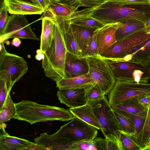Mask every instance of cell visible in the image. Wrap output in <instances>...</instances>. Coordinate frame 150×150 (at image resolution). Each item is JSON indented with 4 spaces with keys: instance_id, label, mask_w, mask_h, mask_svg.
Segmentation results:
<instances>
[{
    "instance_id": "obj_27",
    "label": "cell",
    "mask_w": 150,
    "mask_h": 150,
    "mask_svg": "<svg viewBox=\"0 0 150 150\" xmlns=\"http://www.w3.org/2000/svg\"><path fill=\"white\" fill-rule=\"evenodd\" d=\"M138 97L126 100L117 105L112 106V108L116 112L121 111L132 113L141 112L147 107L139 102Z\"/></svg>"
},
{
    "instance_id": "obj_17",
    "label": "cell",
    "mask_w": 150,
    "mask_h": 150,
    "mask_svg": "<svg viewBox=\"0 0 150 150\" xmlns=\"http://www.w3.org/2000/svg\"><path fill=\"white\" fill-rule=\"evenodd\" d=\"M70 23L76 41L81 51L82 56L83 57L86 52L93 33L97 28Z\"/></svg>"
},
{
    "instance_id": "obj_15",
    "label": "cell",
    "mask_w": 150,
    "mask_h": 150,
    "mask_svg": "<svg viewBox=\"0 0 150 150\" xmlns=\"http://www.w3.org/2000/svg\"><path fill=\"white\" fill-rule=\"evenodd\" d=\"M50 0L47 8L44 11L39 20L46 17L52 20L60 19L67 20L77 11L78 8L72 6L53 0Z\"/></svg>"
},
{
    "instance_id": "obj_31",
    "label": "cell",
    "mask_w": 150,
    "mask_h": 150,
    "mask_svg": "<svg viewBox=\"0 0 150 150\" xmlns=\"http://www.w3.org/2000/svg\"><path fill=\"white\" fill-rule=\"evenodd\" d=\"M119 139L123 150H141L134 137L130 134L120 130Z\"/></svg>"
},
{
    "instance_id": "obj_7",
    "label": "cell",
    "mask_w": 150,
    "mask_h": 150,
    "mask_svg": "<svg viewBox=\"0 0 150 150\" xmlns=\"http://www.w3.org/2000/svg\"><path fill=\"white\" fill-rule=\"evenodd\" d=\"M150 38V25L117 41L100 55L106 58L123 59L128 56L134 48Z\"/></svg>"
},
{
    "instance_id": "obj_9",
    "label": "cell",
    "mask_w": 150,
    "mask_h": 150,
    "mask_svg": "<svg viewBox=\"0 0 150 150\" xmlns=\"http://www.w3.org/2000/svg\"><path fill=\"white\" fill-rule=\"evenodd\" d=\"M150 94V83L117 81L109 93L108 100L110 105L112 106L142 95Z\"/></svg>"
},
{
    "instance_id": "obj_12",
    "label": "cell",
    "mask_w": 150,
    "mask_h": 150,
    "mask_svg": "<svg viewBox=\"0 0 150 150\" xmlns=\"http://www.w3.org/2000/svg\"><path fill=\"white\" fill-rule=\"evenodd\" d=\"M118 22L105 24L95 31L98 55L108 49L117 41L115 33Z\"/></svg>"
},
{
    "instance_id": "obj_22",
    "label": "cell",
    "mask_w": 150,
    "mask_h": 150,
    "mask_svg": "<svg viewBox=\"0 0 150 150\" xmlns=\"http://www.w3.org/2000/svg\"><path fill=\"white\" fill-rule=\"evenodd\" d=\"M145 27L144 22L137 20H126L118 22L115 33L117 41L126 38Z\"/></svg>"
},
{
    "instance_id": "obj_30",
    "label": "cell",
    "mask_w": 150,
    "mask_h": 150,
    "mask_svg": "<svg viewBox=\"0 0 150 150\" xmlns=\"http://www.w3.org/2000/svg\"><path fill=\"white\" fill-rule=\"evenodd\" d=\"M105 94L95 83L85 88V96L87 103L98 101L103 98Z\"/></svg>"
},
{
    "instance_id": "obj_19",
    "label": "cell",
    "mask_w": 150,
    "mask_h": 150,
    "mask_svg": "<svg viewBox=\"0 0 150 150\" xmlns=\"http://www.w3.org/2000/svg\"><path fill=\"white\" fill-rule=\"evenodd\" d=\"M69 110L74 117L80 119L87 123L100 130L103 133V130L96 117L92 106L87 103L79 107L70 108Z\"/></svg>"
},
{
    "instance_id": "obj_29",
    "label": "cell",
    "mask_w": 150,
    "mask_h": 150,
    "mask_svg": "<svg viewBox=\"0 0 150 150\" xmlns=\"http://www.w3.org/2000/svg\"><path fill=\"white\" fill-rule=\"evenodd\" d=\"M148 107L141 112L134 113L121 111L116 112L129 119L133 123L135 130L134 135L132 136L134 137L139 134L144 124L147 115Z\"/></svg>"
},
{
    "instance_id": "obj_35",
    "label": "cell",
    "mask_w": 150,
    "mask_h": 150,
    "mask_svg": "<svg viewBox=\"0 0 150 150\" xmlns=\"http://www.w3.org/2000/svg\"><path fill=\"white\" fill-rule=\"evenodd\" d=\"M104 3L118 6L150 4V0H105Z\"/></svg>"
},
{
    "instance_id": "obj_49",
    "label": "cell",
    "mask_w": 150,
    "mask_h": 150,
    "mask_svg": "<svg viewBox=\"0 0 150 150\" xmlns=\"http://www.w3.org/2000/svg\"><path fill=\"white\" fill-rule=\"evenodd\" d=\"M57 2H60V0H53Z\"/></svg>"
},
{
    "instance_id": "obj_13",
    "label": "cell",
    "mask_w": 150,
    "mask_h": 150,
    "mask_svg": "<svg viewBox=\"0 0 150 150\" xmlns=\"http://www.w3.org/2000/svg\"><path fill=\"white\" fill-rule=\"evenodd\" d=\"M89 66L86 58L67 51L64 67L65 78H71L88 73Z\"/></svg>"
},
{
    "instance_id": "obj_2",
    "label": "cell",
    "mask_w": 150,
    "mask_h": 150,
    "mask_svg": "<svg viewBox=\"0 0 150 150\" xmlns=\"http://www.w3.org/2000/svg\"><path fill=\"white\" fill-rule=\"evenodd\" d=\"M51 46L43 54L42 67L45 76L56 81L65 78L64 67L67 51L62 29L55 21Z\"/></svg>"
},
{
    "instance_id": "obj_24",
    "label": "cell",
    "mask_w": 150,
    "mask_h": 150,
    "mask_svg": "<svg viewBox=\"0 0 150 150\" xmlns=\"http://www.w3.org/2000/svg\"><path fill=\"white\" fill-rule=\"evenodd\" d=\"M67 21L73 24L97 28L105 24L85 12L83 9L74 12Z\"/></svg>"
},
{
    "instance_id": "obj_34",
    "label": "cell",
    "mask_w": 150,
    "mask_h": 150,
    "mask_svg": "<svg viewBox=\"0 0 150 150\" xmlns=\"http://www.w3.org/2000/svg\"><path fill=\"white\" fill-rule=\"evenodd\" d=\"M107 150H123L119 138L115 135L108 134L105 136Z\"/></svg>"
},
{
    "instance_id": "obj_40",
    "label": "cell",
    "mask_w": 150,
    "mask_h": 150,
    "mask_svg": "<svg viewBox=\"0 0 150 150\" xmlns=\"http://www.w3.org/2000/svg\"><path fill=\"white\" fill-rule=\"evenodd\" d=\"M91 141H84L72 144L70 150H92Z\"/></svg>"
},
{
    "instance_id": "obj_42",
    "label": "cell",
    "mask_w": 150,
    "mask_h": 150,
    "mask_svg": "<svg viewBox=\"0 0 150 150\" xmlns=\"http://www.w3.org/2000/svg\"><path fill=\"white\" fill-rule=\"evenodd\" d=\"M147 95H142L138 97L139 102L146 107H148L149 104V101Z\"/></svg>"
},
{
    "instance_id": "obj_32",
    "label": "cell",
    "mask_w": 150,
    "mask_h": 150,
    "mask_svg": "<svg viewBox=\"0 0 150 150\" xmlns=\"http://www.w3.org/2000/svg\"><path fill=\"white\" fill-rule=\"evenodd\" d=\"M105 0H60V3L67 4L77 8L81 6L91 8L103 3Z\"/></svg>"
},
{
    "instance_id": "obj_39",
    "label": "cell",
    "mask_w": 150,
    "mask_h": 150,
    "mask_svg": "<svg viewBox=\"0 0 150 150\" xmlns=\"http://www.w3.org/2000/svg\"><path fill=\"white\" fill-rule=\"evenodd\" d=\"M92 150H107L105 139L96 137L91 141Z\"/></svg>"
},
{
    "instance_id": "obj_20",
    "label": "cell",
    "mask_w": 150,
    "mask_h": 150,
    "mask_svg": "<svg viewBox=\"0 0 150 150\" xmlns=\"http://www.w3.org/2000/svg\"><path fill=\"white\" fill-rule=\"evenodd\" d=\"M52 20L55 21L62 29L67 51L76 55L82 56L81 51L76 41L69 21L60 19Z\"/></svg>"
},
{
    "instance_id": "obj_26",
    "label": "cell",
    "mask_w": 150,
    "mask_h": 150,
    "mask_svg": "<svg viewBox=\"0 0 150 150\" xmlns=\"http://www.w3.org/2000/svg\"><path fill=\"white\" fill-rule=\"evenodd\" d=\"M149 101L147 115L144 124L141 130L134 138L143 150L146 145L150 141V94L147 95Z\"/></svg>"
},
{
    "instance_id": "obj_10",
    "label": "cell",
    "mask_w": 150,
    "mask_h": 150,
    "mask_svg": "<svg viewBox=\"0 0 150 150\" xmlns=\"http://www.w3.org/2000/svg\"><path fill=\"white\" fill-rule=\"evenodd\" d=\"M89 104L94 109L103 129L104 137L107 134H111L119 138V131L122 130L107 98L105 96L98 101Z\"/></svg>"
},
{
    "instance_id": "obj_3",
    "label": "cell",
    "mask_w": 150,
    "mask_h": 150,
    "mask_svg": "<svg viewBox=\"0 0 150 150\" xmlns=\"http://www.w3.org/2000/svg\"><path fill=\"white\" fill-rule=\"evenodd\" d=\"M97 17L105 24L129 19L145 23L150 19V4L118 6L104 3L98 8Z\"/></svg>"
},
{
    "instance_id": "obj_21",
    "label": "cell",
    "mask_w": 150,
    "mask_h": 150,
    "mask_svg": "<svg viewBox=\"0 0 150 150\" xmlns=\"http://www.w3.org/2000/svg\"><path fill=\"white\" fill-rule=\"evenodd\" d=\"M56 82L59 89L84 88L94 83L88 72L77 76L63 78Z\"/></svg>"
},
{
    "instance_id": "obj_18",
    "label": "cell",
    "mask_w": 150,
    "mask_h": 150,
    "mask_svg": "<svg viewBox=\"0 0 150 150\" xmlns=\"http://www.w3.org/2000/svg\"><path fill=\"white\" fill-rule=\"evenodd\" d=\"M3 127L0 135V150H25L34 142L9 135Z\"/></svg>"
},
{
    "instance_id": "obj_4",
    "label": "cell",
    "mask_w": 150,
    "mask_h": 150,
    "mask_svg": "<svg viewBox=\"0 0 150 150\" xmlns=\"http://www.w3.org/2000/svg\"><path fill=\"white\" fill-rule=\"evenodd\" d=\"M103 57L110 66L116 81L146 83L150 79V62Z\"/></svg>"
},
{
    "instance_id": "obj_43",
    "label": "cell",
    "mask_w": 150,
    "mask_h": 150,
    "mask_svg": "<svg viewBox=\"0 0 150 150\" xmlns=\"http://www.w3.org/2000/svg\"><path fill=\"white\" fill-rule=\"evenodd\" d=\"M45 150V149L40 145L34 142L29 146L25 150Z\"/></svg>"
},
{
    "instance_id": "obj_25",
    "label": "cell",
    "mask_w": 150,
    "mask_h": 150,
    "mask_svg": "<svg viewBox=\"0 0 150 150\" xmlns=\"http://www.w3.org/2000/svg\"><path fill=\"white\" fill-rule=\"evenodd\" d=\"M130 59L150 62V38L146 42L134 48L128 56L121 59L123 60Z\"/></svg>"
},
{
    "instance_id": "obj_38",
    "label": "cell",
    "mask_w": 150,
    "mask_h": 150,
    "mask_svg": "<svg viewBox=\"0 0 150 150\" xmlns=\"http://www.w3.org/2000/svg\"><path fill=\"white\" fill-rule=\"evenodd\" d=\"M9 93L6 82L0 79V110L2 108Z\"/></svg>"
},
{
    "instance_id": "obj_45",
    "label": "cell",
    "mask_w": 150,
    "mask_h": 150,
    "mask_svg": "<svg viewBox=\"0 0 150 150\" xmlns=\"http://www.w3.org/2000/svg\"><path fill=\"white\" fill-rule=\"evenodd\" d=\"M43 54L42 52L39 53L37 52V54L35 57V58L37 60H40L43 59Z\"/></svg>"
},
{
    "instance_id": "obj_48",
    "label": "cell",
    "mask_w": 150,
    "mask_h": 150,
    "mask_svg": "<svg viewBox=\"0 0 150 150\" xmlns=\"http://www.w3.org/2000/svg\"><path fill=\"white\" fill-rule=\"evenodd\" d=\"M145 25L146 26L150 25V19L145 23Z\"/></svg>"
},
{
    "instance_id": "obj_28",
    "label": "cell",
    "mask_w": 150,
    "mask_h": 150,
    "mask_svg": "<svg viewBox=\"0 0 150 150\" xmlns=\"http://www.w3.org/2000/svg\"><path fill=\"white\" fill-rule=\"evenodd\" d=\"M16 114V108L9 93L6 98L4 105L0 110V129L6 127L4 123L14 118Z\"/></svg>"
},
{
    "instance_id": "obj_1",
    "label": "cell",
    "mask_w": 150,
    "mask_h": 150,
    "mask_svg": "<svg viewBox=\"0 0 150 150\" xmlns=\"http://www.w3.org/2000/svg\"><path fill=\"white\" fill-rule=\"evenodd\" d=\"M15 104L16 114L14 118L27 121L31 125L54 120L67 121L74 117L69 110L39 104L32 101L23 100Z\"/></svg>"
},
{
    "instance_id": "obj_23",
    "label": "cell",
    "mask_w": 150,
    "mask_h": 150,
    "mask_svg": "<svg viewBox=\"0 0 150 150\" xmlns=\"http://www.w3.org/2000/svg\"><path fill=\"white\" fill-rule=\"evenodd\" d=\"M54 22L48 18L42 19L40 49L43 53L51 45L54 36Z\"/></svg>"
},
{
    "instance_id": "obj_41",
    "label": "cell",
    "mask_w": 150,
    "mask_h": 150,
    "mask_svg": "<svg viewBox=\"0 0 150 150\" xmlns=\"http://www.w3.org/2000/svg\"><path fill=\"white\" fill-rule=\"evenodd\" d=\"M37 4L45 11L48 8L50 3V0H35Z\"/></svg>"
},
{
    "instance_id": "obj_8",
    "label": "cell",
    "mask_w": 150,
    "mask_h": 150,
    "mask_svg": "<svg viewBox=\"0 0 150 150\" xmlns=\"http://www.w3.org/2000/svg\"><path fill=\"white\" fill-rule=\"evenodd\" d=\"M84 57L88 62L92 79L105 95L109 94L116 82L110 66L100 55Z\"/></svg>"
},
{
    "instance_id": "obj_33",
    "label": "cell",
    "mask_w": 150,
    "mask_h": 150,
    "mask_svg": "<svg viewBox=\"0 0 150 150\" xmlns=\"http://www.w3.org/2000/svg\"><path fill=\"white\" fill-rule=\"evenodd\" d=\"M114 111L122 131L132 136L134 135L135 128L132 122L120 114L116 111Z\"/></svg>"
},
{
    "instance_id": "obj_6",
    "label": "cell",
    "mask_w": 150,
    "mask_h": 150,
    "mask_svg": "<svg viewBox=\"0 0 150 150\" xmlns=\"http://www.w3.org/2000/svg\"><path fill=\"white\" fill-rule=\"evenodd\" d=\"M0 43V79L6 82L10 92L14 84L26 73L28 67L23 58L6 50L4 42Z\"/></svg>"
},
{
    "instance_id": "obj_11",
    "label": "cell",
    "mask_w": 150,
    "mask_h": 150,
    "mask_svg": "<svg viewBox=\"0 0 150 150\" xmlns=\"http://www.w3.org/2000/svg\"><path fill=\"white\" fill-rule=\"evenodd\" d=\"M15 38L38 41L40 40L32 30L24 15L12 14L8 16L6 26L0 35V43Z\"/></svg>"
},
{
    "instance_id": "obj_47",
    "label": "cell",
    "mask_w": 150,
    "mask_h": 150,
    "mask_svg": "<svg viewBox=\"0 0 150 150\" xmlns=\"http://www.w3.org/2000/svg\"><path fill=\"white\" fill-rule=\"evenodd\" d=\"M143 150H150V141L146 145Z\"/></svg>"
},
{
    "instance_id": "obj_14",
    "label": "cell",
    "mask_w": 150,
    "mask_h": 150,
    "mask_svg": "<svg viewBox=\"0 0 150 150\" xmlns=\"http://www.w3.org/2000/svg\"><path fill=\"white\" fill-rule=\"evenodd\" d=\"M86 88L59 89L57 96L61 103L70 108L79 107L87 103L85 96Z\"/></svg>"
},
{
    "instance_id": "obj_46",
    "label": "cell",
    "mask_w": 150,
    "mask_h": 150,
    "mask_svg": "<svg viewBox=\"0 0 150 150\" xmlns=\"http://www.w3.org/2000/svg\"><path fill=\"white\" fill-rule=\"evenodd\" d=\"M4 0H0L1 3H3L4 1ZM28 2L33 3L36 5H37V4L35 1V0H23Z\"/></svg>"
},
{
    "instance_id": "obj_36",
    "label": "cell",
    "mask_w": 150,
    "mask_h": 150,
    "mask_svg": "<svg viewBox=\"0 0 150 150\" xmlns=\"http://www.w3.org/2000/svg\"><path fill=\"white\" fill-rule=\"evenodd\" d=\"M98 55V54L96 36L94 32L86 52L83 57L93 56Z\"/></svg>"
},
{
    "instance_id": "obj_44",
    "label": "cell",
    "mask_w": 150,
    "mask_h": 150,
    "mask_svg": "<svg viewBox=\"0 0 150 150\" xmlns=\"http://www.w3.org/2000/svg\"><path fill=\"white\" fill-rule=\"evenodd\" d=\"M11 43V45L13 46L18 47L21 44V41L19 38H15L13 39Z\"/></svg>"
},
{
    "instance_id": "obj_5",
    "label": "cell",
    "mask_w": 150,
    "mask_h": 150,
    "mask_svg": "<svg viewBox=\"0 0 150 150\" xmlns=\"http://www.w3.org/2000/svg\"><path fill=\"white\" fill-rule=\"evenodd\" d=\"M98 129L74 116L53 135L63 143L66 150H70L71 146L73 144L93 140L97 136Z\"/></svg>"
},
{
    "instance_id": "obj_16",
    "label": "cell",
    "mask_w": 150,
    "mask_h": 150,
    "mask_svg": "<svg viewBox=\"0 0 150 150\" xmlns=\"http://www.w3.org/2000/svg\"><path fill=\"white\" fill-rule=\"evenodd\" d=\"M8 12L11 14H41L45 10L38 6L23 0H4Z\"/></svg>"
},
{
    "instance_id": "obj_37",
    "label": "cell",
    "mask_w": 150,
    "mask_h": 150,
    "mask_svg": "<svg viewBox=\"0 0 150 150\" xmlns=\"http://www.w3.org/2000/svg\"><path fill=\"white\" fill-rule=\"evenodd\" d=\"M8 11L4 3L0 9V35H1L8 21L9 16Z\"/></svg>"
}]
</instances>
